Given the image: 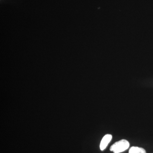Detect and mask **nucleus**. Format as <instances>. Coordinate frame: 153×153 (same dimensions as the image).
Here are the masks:
<instances>
[{
    "label": "nucleus",
    "mask_w": 153,
    "mask_h": 153,
    "mask_svg": "<svg viewBox=\"0 0 153 153\" xmlns=\"http://www.w3.org/2000/svg\"><path fill=\"white\" fill-rule=\"evenodd\" d=\"M130 144L126 140H121L115 143L111 146L110 150L114 153L123 152L129 147Z\"/></svg>",
    "instance_id": "f257e3e1"
},
{
    "label": "nucleus",
    "mask_w": 153,
    "mask_h": 153,
    "mask_svg": "<svg viewBox=\"0 0 153 153\" xmlns=\"http://www.w3.org/2000/svg\"><path fill=\"white\" fill-rule=\"evenodd\" d=\"M112 135L110 134H107L103 137L100 146V150L102 151L106 149L108 145L112 140Z\"/></svg>",
    "instance_id": "f03ea898"
},
{
    "label": "nucleus",
    "mask_w": 153,
    "mask_h": 153,
    "mask_svg": "<svg viewBox=\"0 0 153 153\" xmlns=\"http://www.w3.org/2000/svg\"><path fill=\"white\" fill-rule=\"evenodd\" d=\"M129 153H146L144 149L139 147L133 146L129 150Z\"/></svg>",
    "instance_id": "7ed1b4c3"
}]
</instances>
